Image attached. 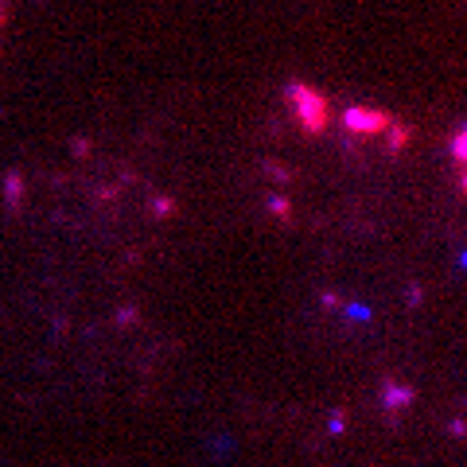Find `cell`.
Here are the masks:
<instances>
[{"label":"cell","instance_id":"6da1fadb","mask_svg":"<svg viewBox=\"0 0 467 467\" xmlns=\"http://www.w3.org/2000/svg\"><path fill=\"white\" fill-rule=\"evenodd\" d=\"M452 152H456V160H463V175H467V129L452 140Z\"/></svg>","mask_w":467,"mask_h":467}]
</instances>
